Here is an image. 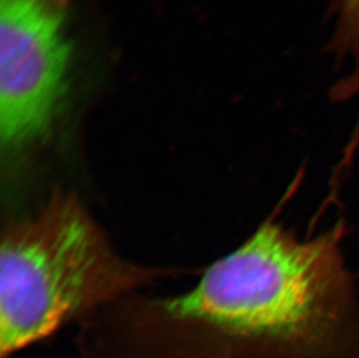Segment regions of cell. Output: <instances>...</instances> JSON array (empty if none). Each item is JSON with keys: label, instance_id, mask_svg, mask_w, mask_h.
I'll return each instance as SVG.
<instances>
[{"label": "cell", "instance_id": "cell-3", "mask_svg": "<svg viewBox=\"0 0 359 358\" xmlns=\"http://www.w3.org/2000/svg\"><path fill=\"white\" fill-rule=\"evenodd\" d=\"M68 0H0V145L15 171L54 135L68 95Z\"/></svg>", "mask_w": 359, "mask_h": 358}, {"label": "cell", "instance_id": "cell-4", "mask_svg": "<svg viewBox=\"0 0 359 358\" xmlns=\"http://www.w3.org/2000/svg\"><path fill=\"white\" fill-rule=\"evenodd\" d=\"M335 27L330 51L346 68L332 88L334 102L359 98V0H332Z\"/></svg>", "mask_w": 359, "mask_h": 358}, {"label": "cell", "instance_id": "cell-1", "mask_svg": "<svg viewBox=\"0 0 359 358\" xmlns=\"http://www.w3.org/2000/svg\"><path fill=\"white\" fill-rule=\"evenodd\" d=\"M346 220L300 239L265 220L196 286L135 298L125 358H359V296L346 267Z\"/></svg>", "mask_w": 359, "mask_h": 358}, {"label": "cell", "instance_id": "cell-2", "mask_svg": "<svg viewBox=\"0 0 359 358\" xmlns=\"http://www.w3.org/2000/svg\"><path fill=\"white\" fill-rule=\"evenodd\" d=\"M165 274L122 258L74 193L55 192L35 213L11 221L1 235L0 358Z\"/></svg>", "mask_w": 359, "mask_h": 358}]
</instances>
